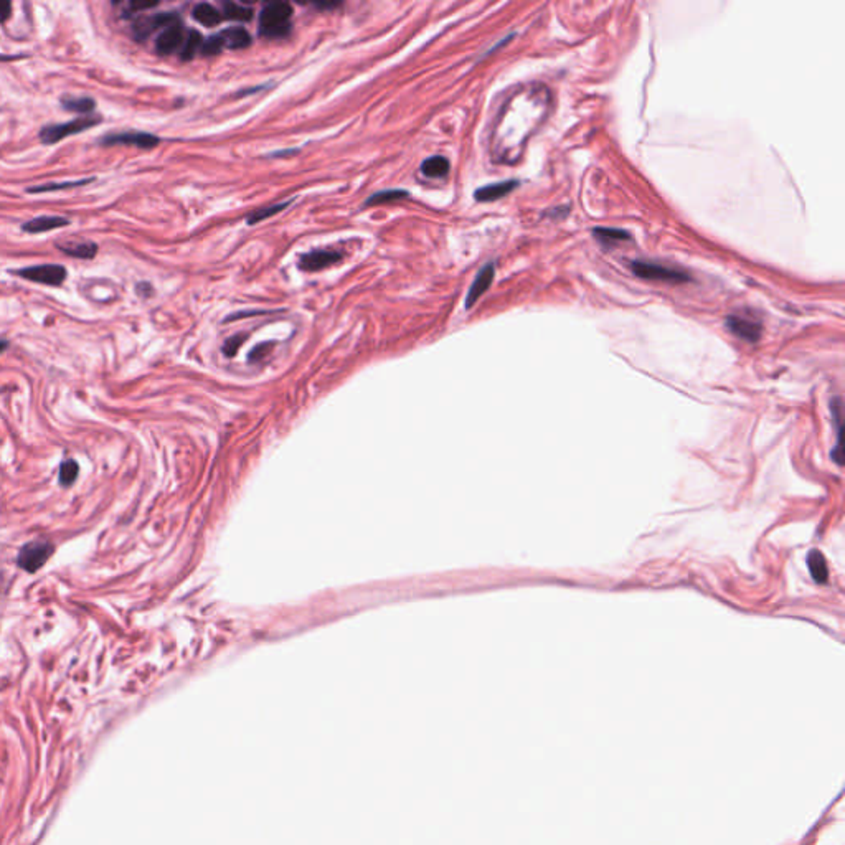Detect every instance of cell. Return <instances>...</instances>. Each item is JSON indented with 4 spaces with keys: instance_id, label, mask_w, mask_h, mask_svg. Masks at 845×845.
Instances as JSON below:
<instances>
[{
    "instance_id": "6da1fadb",
    "label": "cell",
    "mask_w": 845,
    "mask_h": 845,
    "mask_svg": "<svg viewBox=\"0 0 845 845\" xmlns=\"http://www.w3.org/2000/svg\"><path fill=\"white\" fill-rule=\"evenodd\" d=\"M293 7L284 2L267 3L260 13V34L267 38H283L291 31Z\"/></svg>"
},
{
    "instance_id": "7a4b0ae2",
    "label": "cell",
    "mask_w": 845,
    "mask_h": 845,
    "mask_svg": "<svg viewBox=\"0 0 845 845\" xmlns=\"http://www.w3.org/2000/svg\"><path fill=\"white\" fill-rule=\"evenodd\" d=\"M631 271L640 279L649 281H662V283L670 284H682L689 283L690 276L682 270H675L666 265H659L652 261H633L631 263Z\"/></svg>"
},
{
    "instance_id": "3957f363",
    "label": "cell",
    "mask_w": 845,
    "mask_h": 845,
    "mask_svg": "<svg viewBox=\"0 0 845 845\" xmlns=\"http://www.w3.org/2000/svg\"><path fill=\"white\" fill-rule=\"evenodd\" d=\"M99 122H101V116H80L70 122H63V124L47 126L40 131V140L43 144H54L70 135L83 133L89 127L98 126Z\"/></svg>"
},
{
    "instance_id": "277c9868",
    "label": "cell",
    "mask_w": 845,
    "mask_h": 845,
    "mask_svg": "<svg viewBox=\"0 0 845 845\" xmlns=\"http://www.w3.org/2000/svg\"><path fill=\"white\" fill-rule=\"evenodd\" d=\"M54 553L53 543L47 540H34L25 543L17 555V565L29 573H36Z\"/></svg>"
},
{
    "instance_id": "5b68a950",
    "label": "cell",
    "mask_w": 845,
    "mask_h": 845,
    "mask_svg": "<svg viewBox=\"0 0 845 845\" xmlns=\"http://www.w3.org/2000/svg\"><path fill=\"white\" fill-rule=\"evenodd\" d=\"M15 274L27 281H34V283L47 286H60L63 281L66 279V270L60 265H40L24 267V270L15 271Z\"/></svg>"
},
{
    "instance_id": "8992f818",
    "label": "cell",
    "mask_w": 845,
    "mask_h": 845,
    "mask_svg": "<svg viewBox=\"0 0 845 845\" xmlns=\"http://www.w3.org/2000/svg\"><path fill=\"white\" fill-rule=\"evenodd\" d=\"M104 145H135L140 149H154L159 144V138L149 133H138V131H126V133H115L104 135L101 139Z\"/></svg>"
},
{
    "instance_id": "52a82bcc",
    "label": "cell",
    "mask_w": 845,
    "mask_h": 845,
    "mask_svg": "<svg viewBox=\"0 0 845 845\" xmlns=\"http://www.w3.org/2000/svg\"><path fill=\"white\" fill-rule=\"evenodd\" d=\"M342 260V254L337 251H329V249H316V251H309L299 258V267L302 271L316 272L335 265Z\"/></svg>"
},
{
    "instance_id": "ba28073f",
    "label": "cell",
    "mask_w": 845,
    "mask_h": 845,
    "mask_svg": "<svg viewBox=\"0 0 845 845\" xmlns=\"http://www.w3.org/2000/svg\"><path fill=\"white\" fill-rule=\"evenodd\" d=\"M179 24V15H177L175 12H162V13H156V15L142 18V20L135 22L134 25V35L138 40H144L147 38L149 35L152 34L154 30L157 29H167V27Z\"/></svg>"
},
{
    "instance_id": "9c48e42d",
    "label": "cell",
    "mask_w": 845,
    "mask_h": 845,
    "mask_svg": "<svg viewBox=\"0 0 845 845\" xmlns=\"http://www.w3.org/2000/svg\"><path fill=\"white\" fill-rule=\"evenodd\" d=\"M726 329L737 337L747 340L749 344H755L761 337V324L756 321L744 319L742 316H730L725 321Z\"/></svg>"
},
{
    "instance_id": "30bf717a",
    "label": "cell",
    "mask_w": 845,
    "mask_h": 845,
    "mask_svg": "<svg viewBox=\"0 0 845 845\" xmlns=\"http://www.w3.org/2000/svg\"><path fill=\"white\" fill-rule=\"evenodd\" d=\"M495 276V267L492 263H489V265H485L483 270L477 272L476 279L472 281L469 291H467V296H466V309H471L474 304L479 301L480 297L484 296V293L490 288V284H492Z\"/></svg>"
},
{
    "instance_id": "8fae6325",
    "label": "cell",
    "mask_w": 845,
    "mask_h": 845,
    "mask_svg": "<svg viewBox=\"0 0 845 845\" xmlns=\"http://www.w3.org/2000/svg\"><path fill=\"white\" fill-rule=\"evenodd\" d=\"M184 40H185V31H184V29H182L180 24H174V25L167 27V29L157 36V42H156L157 53L159 54L174 53L179 48H182Z\"/></svg>"
},
{
    "instance_id": "7c38bea8",
    "label": "cell",
    "mask_w": 845,
    "mask_h": 845,
    "mask_svg": "<svg viewBox=\"0 0 845 845\" xmlns=\"http://www.w3.org/2000/svg\"><path fill=\"white\" fill-rule=\"evenodd\" d=\"M517 185H519V182L517 180H506V182H497V184L485 185V187H480L476 190L474 198L477 200V202H495V200L504 198L506 195L510 193L513 189H517Z\"/></svg>"
},
{
    "instance_id": "4fadbf2b",
    "label": "cell",
    "mask_w": 845,
    "mask_h": 845,
    "mask_svg": "<svg viewBox=\"0 0 845 845\" xmlns=\"http://www.w3.org/2000/svg\"><path fill=\"white\" fill-rule=\"evenodd\" d=\"M57 248L61 249L68 256L80 258V260H93L98 253V244L88 240H71V242L57 243Z\"/></svg>"
},
{
    "instance_id": "5bb4252c",
    "label": "cell",
    "mask_w": 845,
    "mask_h": 845,
    "mask_svg": "<svg viewBox=\"0 0 845 845\" xmlns=\"http://www.w3.org/2000/svg\"><path fill=\"white\" fill-rule=\"evenodd\" d=\"M68 223H70V220L65 216H38L24 223L22 230L29 231V233H45V231L50 230L63 228V226H66Z\"/></svg>"
},
{
    "instance_id": "9a60e30c",
    "label": "cell",
    "mask_w": 845,
    "mask_h": 845,
    "mask_svg": "<svg viewBox=\"0 0 845 845\" xmlns=\"http://www.w3.org/2000/svg\"><path fill=\"white\" fill-rule=\"evenodd\" d=\"M220 38L221 43H223V48L243 50L251 45V35H249L248 30H244L243 27H231V29L223 30L220 34Z\"/></svg>"
},
{
    "instance_id": "2e32d148",
    "label": "cell",
    "mask_w": 845,
    "mask_h": 845,
    "mask_svg": "<svg viewBox=\"0 0 845 845\" xmlns=\"http://www.w3.org/2000/svg\"><path fill=\"white\" fill-rule=\"evenodd\" d=\"M192 15L198 24L205 27H216L223 20L221 12H218V8L210 6V3H198V6H195Z\"/></svg>"
},
{
    "instance_id": "e0dca14e",
    "label": "cell",
    "mask_w": 845,
    "mask_h": 845,
    "mask_svg": "<svg viewBox=\"0 0 845 845\" xmlns=\"http://www.w3.org/2000/svg\"><path fill=\"white\" fill-rule=\"evenodd\" d=\"M449 167H451V163H449L446 157L433 156L422 161L421 172L426 177H431V179H439V177H444L448 174Z\"/></svg>"
},
{
    "instance_id": "ac0fdd59",
    "label": "cell",
    "mask_w": 845,
    "mask_h": 845,
    "mask_svg": "<svg viewBox=\"0 0 845 845\" xmlns=\"http://www.w3.org/2000/svg\"><path fill=\"white\" fill-rule=\"evenodd\" d=\"M807 565H809L812 578H814L817 583H825V581H828V576H829L828 563H825V558L821 552L812 550V552L809 553V557H807Z\"/></svg>"
},
{
    "instance_id": "d6986e66",
    "label": "cell",
    "mask_w": 845,
    "mask_h": 845,
    "mask_svg": "<svg viewBox=\"0 0 845 845\" xmlns=\"http://www.w3.org/2000/svg\"><path fill=\"white\" fill-rule=\"evenodd\" d=\"M593 235L599 243L608 244V247H611V244L615 243L629 242L631 240L629 231L621 228H594Z\"/></svg>"
},
{
    "instance_id": "ffe728a7",
    "label": "cell",
    "mask_w": 845,
    "mask_h": 845,
    "mask_svg": "<svg viewBox=\"0 0 845 845\" xmlns=\"http://www.w3.org/2000/svg\"><path fill=\"white\" fill-rule=\"evenodd\" d=\"M202 45H203V38L197 30L187 31V35H185V40H184V45H182V48H180L182 60L184 61L192 60L195 54L198 53V50H202Z\"/></svg>"
},
{
    "instance_id": "44dd1931",
    "label": "cell",
    "mask_w": 845,
    "mask_h": 845,
    "mask_svg": "<svg viewBox=\"0 0 845 845\" xmlns=\"http://www.w3.org/2000/svg\"><path fill=\"white\" fill-rule=\"evenodd\" d=\"M408 197H410V193H408L406 190H399V189L381 190V192H379V193L370 195L369 200L365 202V207L381 205V203H388V202H397V200H403Z\"/></svg>"
},
{
    "instance_id": "7402d4cb",
    "label": "cell",
    "mask_w": 845,
    "mask_h": 845,
    "mask_svg": "<svg viewBox=\"0 0 845 845\" xmlns=\"http://www.w3.org/2000/svg\"><path fill=\"white\" fill-rule=\"evenodd\" d=\"M61 104L63 108L68 109V111L73 112H80V115H88V112H93L94 108H96V101L91 98H61Z\"/></svg>"
},
{
    "instance_id": "603a6c76",
    "label": "cell",
    "mask_w": 845,
    "mask_h": 845,
    "mask_svg": "<svg viewBox=\"0 0 845 845\" xmlns=\"http://www.w3.org/2000/svg\"><path fill=\"white\" fill-rule=\"evenodd\" d=\"M291 203H293V200H289V202H283V203H274V205L260 208V210H254L253 213H249L248 218H247L248 225H256L258 221L266 220V218H270L272 215H278L279 212L286 210V208H288L291 205Z\"/></svg>"
},
{
    "instance_id": "cb8c5ba5",
    "label": "cell",
    "mask_w": 845,
    "mask_h": 845,
    "mask_svg": "<svg viewBox=\"0 0 845 845\" xmlns=\"http://www.w3.org/2000/svg\"><path fill=\"white\" fill-rule=\"evenodd\" d=\"M223 13L226 18H230V20H238V22H249L253 18V10L249 7L240 6V3L235 2H225L223 3Z\"/></svg>"
},
{
    "instance_id": "d4e9b609",
    "label": "cell",
    "mask_w": 845,
    "mask_h": 845,
    "mask_svg": "<svg viewBox=\"0 0 845 845\" xmlns=\"http://www.w3.org/2000/svg\"><path fill=\"white\" fill-rule=\"evenodd\" d=\"M94 179H84V180H73V182H60V184H47V185H38V187H31L29 189V193H43V192H58V190H66V189H75V187H81V185L91 184Z\"/></svg>"
},
{
    "instance_id": "484cf974",
    "label": "cell",
    "mask_w": 845,
    "mask_h": 845,
    "mask_svg": "<svg viewBox=\"0 0 845 845\" xmlns=\"http://www.w3.org/2000/svg\"><path fill=\"white\" fill-rule=\"evenodd\" d=\"M78 474H80L78 462L73 461V459H66V461H63L60 466V484L63 485V487H70V485L75 483L76 479H78Z\"/></svg>"
},
{
    "instance_id": "4316f807",
    "label": "cell",
    "mask_w": 845,
    "mask_h": 845,
    "mask_svg": "<svg viewBox=\"0 0 845 845\" xmlns=\"http://www.w3.org/2000/svg\"><path fill=\"white\" fill-rule=\"evenodd\" d=\"M221 50H223V43H221L220 35H215V36H210V38L203 42L202 50H200V52H202L203 57H213V54L220 53Z\"/></svg>"
},
{
    "instance_id": "83f0119b",
    "label": "cell",
    "mask_w": 845,
    "mask_h": 845,
    "mask_svg": "<svg viewBox=\"0 0 845 845\" xmlns=\"http://www.w3.org/2000/svg\"><path fill=\"white\" fill-rule=\"evenodd\" d=\"M242 340H243V335H238V337L230 339L228 342L225 344V347H223V351H225L226 355L233 357L235 353H236V351H238V347H240V344H242Z\"/></svg>"
},
{
    "instance_id": "f1b7e54d",
    "label": "cell",
    "mask_w": 845,
    "mask_h": 845,
    "mask_svg": "<svg viewBox=\"0 0 845 845\" xmlns=\"http://www.w3.org/2000/svg\"><path fill=\"white\" fill-rule=\"evenodd\" d=\"M156 6H157V2H131L126 8V13H131V12L134 13L138 10H147V8H152Z\"/></svg>"
},
{
    "instance_id": "f546056e",
    "label": "cell",
    "mask_w": 845,
    "mask_h": 845,
    "mask_svg": "<svg viewBox=\"0 0 845 845\" xmlns=\"http://www.w3.org/2000/svg\"><path fill=\"white\" fill-rule=\"evenodd\" d=\"M12 15V3L7 0H0V24L7 22Z\"/></svg>"
},
{
    "instance_id": "4dcf8cb0",
    "label": "cell",
    "mask_w": 845,
    "mask_h": 845,
    "mask_svg": "<svg viewBox=\"0 0 845 845\" xmlns=\"http://www.w3.org/2000/svg\"><path fill=\"white\" fill-rule=\"evenodd\" d=\"M316 7L317 8H322V10H327V8L339 7V3H335V2H332V3H316Z\"/></svg>"
},
{
    "instance_id": "1f68e13d",
    "label": "cell",
    "mask_w": 845,
    "mask_h": 845,
    "mask_svg": "<svg viewBox=\"0 0 845 845\" xmlns=\"http://www.w3.org/2000/svg\"><path fill=\"white\" fill-rule=\"evenodd\" d=\"M7 347H8V342H7V340H0V353H2L3 351H6Z\"/></svg>"
}]
</instances>
